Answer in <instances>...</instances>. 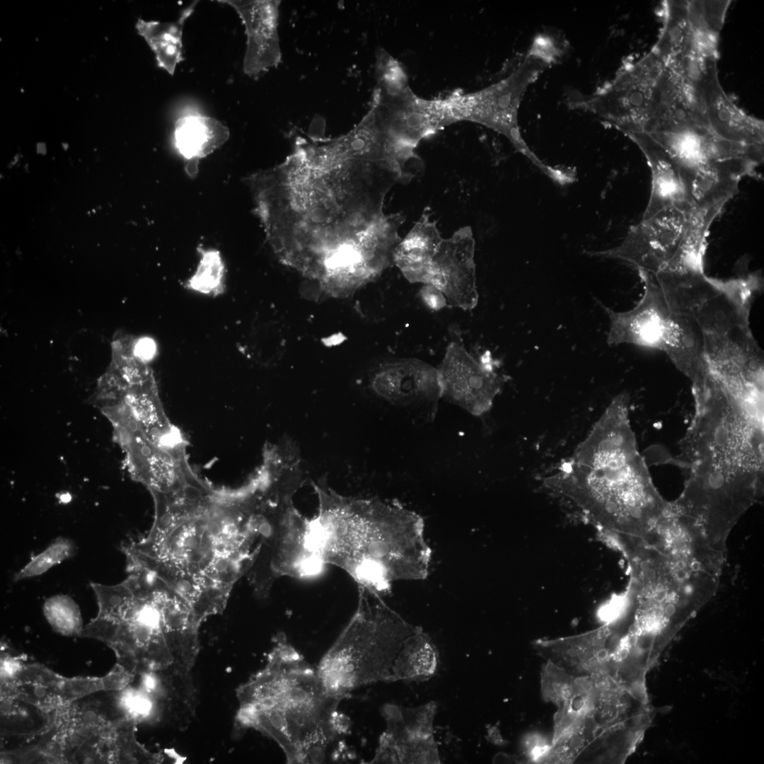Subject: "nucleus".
Masks as SVG:
<instances>
[{
    "instance_id": "1",
    "label": "nucleus",
    "mask_w": 764,
    "mask_h": 764,
    "mask_svg": "<svg viewBox=\"0 0 764 764\" xmlns=\"http://www.w3.org/2000/svg\"><path fill=\"white\" fill-rule=\"evenodd\" d=\"M274 253L297 270L316 265L384 215L395 185L383 166L354 158L336 138H298L280 164L246 179Z\"/></svg>"
},
{
    "instance_id": "2",
    "label": "nucleus",
    "mask_w": 764,
    "mask_h": 764,
    "mask_svg": "<svg viewBox=\"0 0 764 764\" xmlns=\"http://www.w3.org/2000/svg\"><path fill=\"white\" fill-rule=\"evenodd\" d=\"M151 492L154 521L143 538L123 546L127 569L157 575L190 602L202 620L221 613L260 551L254 492L246 485L232 492L209 487L173 495Z\"/></svg>"
},
{
    "instance_id": "3",
    "label": "nucleus",
    "mask_w": 764,
    "mask_h": 764,
    "mask_svg": "<svg viewBox=\"0 0 764 764\" xmlns=\"http://www.w3.org/2000/svg\"><path fill=\"white\" fill-rule=\"evenodd\" d=\"M318 512L308 519L311 541L327 565L378 595L403 580L424 579L431 549L422 517L376 499L342 495L314 485Z\"/></svg>"
},
{
    "instance_id": "4",
    "label": "nucleus",
    "mask_w": 764,
    "mask_h": 764,
    "mask_svg": "<svg viewBox=\"0 0 764 764\" xmlns=\"http://www.w3.org/2000/svg\"><path fill=\"white\" fill-rule=\"evenodd\" d=\"M114 585L91 584L98 612L81 636L100 639L132 675L154 672L189 683L202 620L190 602L155 574L127 569Z\"/></svg>"
},
{
    "instance_id": "5",
    "label": "nucleus",
    "mask_w": 764,
    "mask_h": 764,
    "mask_svg": "<svg viewBox=\"0 0 764 764\" xmlns=\"http://www.w3.org/2000/svg\"><path fill=\"white\" fill-rule=\"evenodd\" d=\"M627 405L615 398L572 458L545 484L572 501L603 533L643 539L668 504L637 451Z\"/></svg>"
},
{
    "instance_id": "6",
    "label": "nucleus",
    "mask_w": 764,
    "mask_h": 764,
    "mask_svg": "<svg viewBox=\"0 0 764 764\" xmlns=\"http://www.w3.org/2000/svg\"><path fill=\"white\" fill-rule=\"evenodd\" d=\"M237 719L274 739L289 763H322L345 756L348 727L313 668L284 636L266 666L238 690Z\"/></svg>"
},
{
    "instance_id": "7",
    "label": "nucleus",
    "mask_w": 764,
    "mask_h": 764,
    "mask_svg": "<svg viewBox=\"0 0 764 764\" xmlns=\"http://www.w3.org/2000/svg\"><path fill=\"white\" fill-rule=\"evenodd\" d=\"M358 591L355 613L316 668L328 692L342 700L362 685L390 682L398 656L417 628L380 595L361 586Z\"/></svg>"
},
{
    "instance_id": "8",
    "label": "nucleus",
    "mask_w": 764,
    "mask_h": 764,
    "mask_svg": "<svg viewBox=\"0 0 764 764\" xmlns=\"http://www.w3.org/2000/svg\"><path fill=\"white\" fill-rule=\"evenodd\" d=\"M297 489L289 484L268 487L260 504V551L246 575L255 593L267 596L277 579H307L321 573L325 565L313 548L308 519L296 509Z\"/></svg>"
},
{
    "instance_id": "9",
    "label": "nucleus",
    "mask_w": 764,
    "mask_h": 764,
    "mask_svg": "<svg viewBox=\"0 0 764 764\" xmlns=\"http://www.w3.org/2000/svg\"><path fill=\"white\" fill-rule=\"evenodd\" d=\"M557 59L551 46L534 39L523 61L508 76L480 91L470 93L458 91L447 98L455 122H477L504 135L543 174L565 185L574 181L572 172L541 161L523 139L518 123L519 108L526 89Z\"/></svg>"
},
{
    "instance_id": "10",
    "label": "nucleus",
    "mask_w": 764,
    "mask_h": 764,
    "mask_svg": "<svg viewBox=\"0 0 764 764\" xmlns=\"http://www.w3.org/2000/svg\"><path fill=\"white\" fill-rule=\"evenodd\" d=\"M94 702L81 707L71 704L58 710L47 746L58 760L75 763L149 761L151 753L136 741L137 724L122 713L108 719Z\"/></svg>"
},
{
    "instance_id": "11",
    "label": "nucleus",
    "mask_w": 764,
    "mask_h": 764,
    "mask_svg": "<svg viewBox=\"0 0 764 764\" xmlns=\"http://www.w3.org/2000/svg\"><path fill=\"white\" fill-rule=\"evenodd\" d=\"M663 64L650 50L625 62L615 76L590 95L573 94L568 105L594 114L629 137L644 132L655 112L657 83Z\"/></svg>"
},
{
    "instance_id": "12",
    "label": "nucleus",
    "mask_w": 764,
    "mask_h": 764,
    "mask_svg": "<svg viewBox=\"0 0 764 764\" xmlns=\"http://www.w3.org/2000/svg\"><path fill=\"white\" fill-rule=\"evenodd\" d=\"M405 221L400 213L385 214L328 255L313 279L332 296H346L373 281L393 264Z\"/></svg>"
},
{
    "instance_id": "13",
    "label": "nucleus",
    "mask_w": 764,
    "mask_h": 764,
    "mask_svg": "<svg viewBox=\"0 0 764 764\" xmlns=\"http://www.w3.org/2000/svg\"><path fill=\"white\" fill-rule=\"evenodd\" d=\"M644 284L642 298L623 312L603 305L610 320L609 345L629 344L664 352L675 366L683 350L684 329L654 274L639 271Z\"/></svg>"
},
{
    "instance_id": "14",
    "label": "nucleus",
    "mask_w": 764,
    "mask_h": 764,
    "mask_svg": "<svg viewBox=\"0 0 764 764\" xmlns=\"http://www.w3.org/2000/svg\"><path fill=\"white\" fill-rule=\"evenodd\" d=\"M384 127L397 156L405 161L418 158L415 149L419 142L455 122L449 102L427 100L416 96L410 87L388 95L376 88L371 105Z\"/></svg>"
},
{
    "instance_id": "15",
    "label": "nucleus",
    "mask_w": 764,
    "mask_h": 764,
    "mask_svg": "<svg viewBox=\"0 0 764 764\" xmlns=\"http://www.w3.org/2000/svg\"><path fill=\"white\" fill-rule=\"evenodd\" d=\"M452 340L437 369L441 397L474 415L488 411L506 378L497 369L498 361L488 350L478 359L465 348L460 335Z\"/></svg>"
},
{
    "instance_id": "16",
    "label": "nucleus",
    "mask_w": 764,
    "mask_h": 764,
    "mask_svg": "<svg viewBox=\"0 0 764 764\" xmlns=\"http://www.w3.org/2000/svg\"><path fill=\"white\" fill-rule=\"evenodd\" d=\"M689 212L671 207L652 216L642 218L632 226L618 245L589 255L619 259L635 266L637 271L657 274L675 258L685 234Z\"/></svg>"
},
{
    "instance_id": "17",
    "label": "nucleus",
    "mask_w": 764,
    "mask_h": 764,
    "mask_svg": "<svg viewBox=\"0 0 764 764\" xmlns=\"http://www.w3.org/2000/svg\"><path fill=\"white\" fill-rule=\"evenodd\" d=\"M434 712V704L412 710L386 705L387 728L371 763H439L432 734Z\"/></svg>"
},
{
    "instance_id": "18",
    "label": "nucleus",
    "mask_w": 764,
    "mask_h": 764,
    "mask_svg": "<svg viewBox=\"0 0 764 764\" xmlns=\"http://www.w3.org/2000/svg\"><path fill=\"white\" fill-rule=\"evenodd\" d=\"M475 245L468 226L443 238L424 282L439 289L448 304L465 311L473 309L478 301Z\"/></svg>"
},
{
    "instance_id": "19",
    "label": "nucleus",
    "mask_w": 764,
    "mask_h": 764,
    "mask_svg": "<svg viewBox=\"0 0 764 764\" xmlns=\"http://www.w3.org/2000/svg\"><path fill=\"white\" fill-rule=\"evenodd\" d=\"M648 134L695 172L715 162L732 158H746L759 165L763 161V146L730 142L718 137L709 127L700 124L670 125Z\"/></svg>"
},
{
    "instance_id": "20",
    "label": "nucleus",
    "mask_w": 764,
    "mask_h": 764,
    "mask_svg": "<svg viewBox=\"0 0 764 764\" xmlns=\"http://www.w3.org/2000/svg\"><path fill=\"white\" fill-rule=\"evenodd\" d=\"M628 137L643 153L651 170L650 196L642 218L671 207L690 212L695 172L678 161L648 134L637 133Z\"/></svg>"
},
{
    "instance_id": "21",
    "label": "nucleus",
    "mask_w": 764,
    "mask_h": 764,
    "mask_svg": "<svg viewBox=\"0 0 764 764\" xmlns=\"http://www.w3.org/2000/svg\"><path fill=\"white\" fill-rule=\"evenodd\" d=\"M237 12L245 26L247 49L243 60V71L257 78L262 73L276 67L282 53L278 35L280 1L220 0Z\"/></svg>"
},
{
    "instance_id": "22",
    "label": "nucleus",
    "mask_w": 764,
    "mask_h": 764,
    "mask_svg": "<svg viewBox=\"0 0 764 764\" xmlns=\"http://www.w3.org/2000/svg\"><path fill=\"white\" fill-rule=\"evenodd\" d=\"M613 632L607 623L596 630L578 635L552 639H538L533 647L546 661L576 678H608L609 649L607 641Z\"/></svg>"
},
{
    "instance_id": "23",
    "label": "nucleus",
    "mask_w": 764,
    "mask_h": 764,
    "mask_svg": "<svg viewBox=\"0 0 764 764\" xmlns=\"http://www.w3.org/2000/svg\"><path fill=\"white\" fill-rule=\"evenodd\" d=\"M370 386L376 395L393 404L434 402L441 397L437 369L415 358L381 364L372 373Z\"/></svg>"
},
{
    "instance_id": "24",
    "label": "nucleus",
    "mask_w": 764,
    "mask_h": 764,
    "mask_svg": "<svg viewBox=\"0 0 764 764\" xmlns=\"http://www.w3.org/2000/svg\"><path fill=\"white\" fill-rule=\"evenodd\" d=\"M700 88L705 115L714 134L730 142L763 146V121L746 114L728 96L719 80L717 63L707 68Z\"/></svg>"
},
{
    "instance_id": "25",
    "label": "nucleus",
    "mask_w": 764,
    "mask_h": 764,
    "mask_svg": "<svg viewBox=\"0 0 764 764\" xmlns=\"http://www.w3.org/2000/svg\"><path fill=\"white\" fill-rule=\"evenodd\" d=\"M443 240L436 221L425 209L419 220L397 245L393 264L412 283H423Z\"/></svg>"
},
{
    "instance_id": "26",
    "label": "nucleus",
    "mask_w": 764,
    "mask_h": 764,
    "mask_svg": "<svg viewBox=\"0 0 764 764\" xmlns=\"http://www.w3.org/2000/svg\"><path fill=\"white\" fill-rule=\"evenodd\" d=\"M229 137L228 129L217 120L201 115H187L175 125L174 145L187 161L190 174L196 173L199 158L222 146Z\"/></svg>"
},
{
    "instance_id": "27",
    "label": "nucleus",
    "mask_w": 764,
    "mask_h": 764,
    "mask_svg": "<svg viewBox=\"0 0 764 764\" xmlns=\"http://www.w3.org/2000/svg\"><path fill=\"white\" fill-rule=\"evenodd\" d=\"M197 1L184 9L174 22L146 21L139 18L136 23L138 33L142 36L156 55L158 66L170 75L184 59L182 35L184 23L194 11Z\"/></svg>"
},
{
    "instance_id": "28",
    "label": "nucleus",
    "mask_w": 764,
    "mask_h": 764,
    "mask_svg": "<svg viewBox=\"0 0 764 764\" xmlns=\"http://www.w3.org/2000/svg\"><path fill=\"white\" fill-rule=\"evenodd\" d=\"M722 209L716 207L707 209H691L679 250L668 267L661 272H705L707 238L713 221Z\"/></svg>"
},
{
    "instance_id": "29",
    "label": "nucleus",
    "mask_w": 764,
    "mask_h": 764,
    "mask_svg": "<svg viewBox=\"0 0 764 764\" xmlns=\"http://www.w3.org/2000/svg\"><path fill=\"white\" fill-rule=\"evenodd\" d=\"M436 656L429 637L417 627L398 656L390 682L429 677L436 670Z\"/></svg>"
},
{
    "instance_id": "30",
    "label": "nucleus",
    "mask_w": 764,
    "mask_h": 764,
    "mask_svg": "<svg viewBox=\"0 0 764 764\" xmlns=\"http://www.w3.org/2000/svg\"><path fill=\"white\" fill-rule=\"evenodd\" d=\"M200 258L195 273L187 280L186 287L195 292L218 296L224 291L225 265L215 249L198 248Z\"/></svg>"
},
{
    "instance_id": "31",
    "label": "nucleus",
    "mask_w": 764,
    "mask_h": 764,
    "mask_svg": "<svg viewBox=\"0 0 764 764\" xmlns=\"http://www.w3.org/2000/svg\"><path fill=\"white\" fill-rule=\"evenodd\" d=\"M44 615L52 627L64 636L81 635L82 618L76 603L67 595H55L43 604Z\"/></svg>"
},
{
    "instance_id": "32",
    "label": "nucleus",
    "mask_w": 764,
    "mask_h": 764,
    "mask_svg": "<svg viewBox=\"0 0 764 764\" xmlns=\"http://www.w3.org/2000/svg\"><path fill=\"white\" fill-rule=\"evenodd\" d=\"M113 699L119 710L137 724L156 720L163 714L156 700L139 685H127L118 690Z\"/></svg>"
},
{
    "instance_id": "33",
    "label": "nucleus",
    "mask_w": 764,
    "mask_h": 764,
    "mask_svg": "<svg viewBox=\"0 0 764 764\" xmlns=\"http://www.w3.org/2000/svg\"><path fill=\"white\" fill-rule=\"evenodd\" d=\"M75 552L76 546L72 540L64 537H58L17 572L13 579L21 581L42 575L55 565L72 557Z\"/></svg>"
},
{
    "instance_id": "34",
    "label": "nucleus",
    "mask_w": 764,
    "mask_h": 764,
    "mask_svg": "<svg viewBox=\"0 0 764 764\" xmlns=\"http://www.w3.org/2000/svg\"><path fill=\"white\" fill-rule=\"evenodd\" d=\"M376 56L377 89L393 95L409 86L407 76L398 60L382 48L378 49Z\"/></svg>"
},
{
    "instance_id": "35",
    "label": "nucleus",
    "mask_w": 764,
    "mask_h": 764,
    "mask_svg": "<svg viewBox=\"0 0 764 764\" xmlns=\"http://www.w3.org/2000/svg\"><path fill=\"white\" fill-rule=\"evenodd\" d=\"M419 296L424 305L432 311H439L448 304L444 295L430 284L424 285L419 291Z\"/></svg>"
},
{
    "instance_id": "36",
    "label": "nucleus",
    "mask_w": 764,
    "mask_h": 764,
    "mask_svg": "<svg viewBox=\"0 0 764 764\" xmlns=\"http://www.w3.org/2000/svg\"><path fill=\"white\" fill-rule=\"evenodd\" d=\"M156 352V345L149 338L140 339L134 347V354L141 360L151 359Z\"/></svg>"
}]
</instances>
